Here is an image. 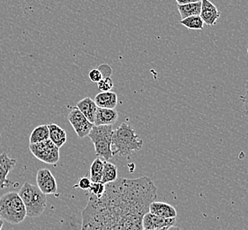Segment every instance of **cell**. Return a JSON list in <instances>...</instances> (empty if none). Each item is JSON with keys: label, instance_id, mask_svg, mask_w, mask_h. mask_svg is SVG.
Wrapping results in <instances>:
<instances>
[{"label": "cell", "instance_id": "obj_7", "mask_svg": "<svg viewBox=\"0 0 248 230\" xmlns=\"http://www.w3.org/2000/svg\"><path fill=\"white\" fill-rule=\"evenodd\" d=\"M67 119L79 138H84L88 136L94 126L93 123L87 120V118L77 107L72 108Z\"/></svg>", "mask_w": 248, "mask_h": 230}, {"label": "cell", "instance_id": "obj_30", "mask_svg": "<svg viewBox=\"0 0 248 230\" xmlns=\"http://www.w3.org/2000/svg\"><path fill=\"white\" fill-rule=\"evenodd\" d=\"M3 226H4V220H2V219L0 218V230H2Z\"/></svg>", "mask_w": 248, "mask_h": 230}, {"label": "cell", "instance_id": "obj_24", "mask_svg": "<svg viewBox=\"0 0 248 230\" xmlns=\"http://www.w3.org/2000/svg\"><path fill=\"white\" fill-rule=\"evenodd\" d=\"M89 77H90L91 82L97 83V82H99L100 81L103 79V75H102V73L100 72L98 68H94V69H92L89 73Z\"/></svg>", "mask_w": 248, "mask_h": 230}, {"label": "cell", "instance_id": "obj_22", "mask_svg": "<svg viewBox=\"0 0 248 230\" xmlns=\"http://www.w3.org/2000/svg\"><path fill=\"white\" fill-rule=\"evenodd\" d=\"M105 190V185L102 182H92L90 185L89 191L91 195L99 197L104 194Z\"/></svg>", "mask_w": 248, "mask_h": 230}, {"label": "cell", "instance_id": "obj_8", "mask_svg": "<svg viewBox=\"0 0 248 230\" xmlns=\"http://www.w3.org/2000/svg\"><path fill=\"white\" fill-rule=\"evenodd\" d=\"M36 183L39 190L45 195H54L58 191L54 175L47 168H42L37 171Z\"/></svg>", "mask_w": 248, "mask_h": 230}, {"label": "cell", "instance_id": "obj_18", "mask_svg": "<svg viewBox=\"0 0 248 230\" xmlns=\"http://www.w3.org/2000/svg\"><path fill=\"white\" fill-rule=\"evenodd\" d=\"M118 179V168L117 166L105 160V165H104V171H103V177L101 182L105 185L113 182Z\"/></svg>", "mask_w": 248, "mask_h": 230}, {"label": "cell", "instance_id": "obj_12", "mask_svg": "<svg viewBox=\"0 0 248 230\" xmlns=\"http://www.w3.org/2000/svg\"><path fill=\"white\" fill-rule=\"evenodd\" d=\"M149 212L155 215L160 216L165 219H176L177 210L170 204L155 200L149 205Z\"/></svg>", "mask_w": 248, "mask_h": 230}, {"label": "cell", "instance_id": "obj_27", "mask_svg": "<svg viewBox=\"0 0 248 230\" xmlns=\"http://www.w3.org/2000/svg\"><path fill=\"white\" fill-rule=\"evenodd\" d=\"M240 99L242 101L245 112L248 115V84L247 85V87H246V92H245V94L240 97Z\"/></svg>", "mask_w": 248, "mask_h": 230}, {"label": "cell", "instance_id": "obj_14", "mask_svg": "<svg viewBox=\"0 0 248 230\" xmlns=\"http://www.w3.org/2000/svg\"><path fill=\"white\" fill-rule=\"evenodd\" d=\"M94 103L100 108L115 109L118 105V96L112 91L100 92L94 98Z\"/></svg>", "mask_w": 248, "mask_h": 230}, {"label": "cell", "instance_id": "obj_15", "mask_svg": "<svg viewBox=\"0 0 248 230\" xmlns=\"http://www.w3.org/2000/svg\"><path fill=\"white\" fill-rule=\"evenodd\" d=\"M76 107L81 112L82 115H84L85 117L87 118V120L94 124V117H95V114L97 110V105H95L94 101L91 98L87 97L83 99L79 100L77 103Z\"/></svg>", "mask_w": 248, "mask_h": 230}, {"label": "cell", "instance_id": "obj_23", "mask_svg": "<svg viewBox=\"0 0 248 230\" xmlns=\"http://www.w3.org/2000/svg\"><path fill=\"white\" fill-rule=\"evenodd\" d=\"M97 86L102 92L111 91V89L113 88V82L110 77H105L97 82Z\"/></svg>", "mask_w": 248, "mask_h": 230}, {"label": "cell", "instance_id": "obj_6", "mask_svg": "<svg viewBox=\"0 0 248 230\" xmlns=\"http://www.w3.org/2000/svg\"><path fill=\"white\" fill-rule=\"evenodd\" d=\"M30 150L37 160L46 164L56 165L60 160V148L50 139L30 145Z\"/></svg>", "mask_w": 248, "mask_h": 230}, {"label": "cell", "instance_id": "obj_29", "mask_svg": "<svg viewBox=\"0 0 248 230\" xmlns=\"http://www.w3.org/2000/svg\"><path fill=\"white\" fill-rule=\"evenodd\" d=\"M167 230H181V228H180V227H179V226L173 225V226H170V228H168V229H167Z\"/></svg>", "mask_w": 248, "mask_h": 230}, {"label": "cell", "instance_id": "obj_5", "mask_svg": "<svg viewBox=\"0 0 248 230\" xmlns=\"http://www.w3.org/2000/svg\"><path fill=\"white\" fill-rule=\"evenodd\" d=\"M112 126H93L89 137L94 144V152L97 156L108 161L113 154L111 150V141L113 135Z\"/></svg>", "mask_w": 248, "mask_h": 230}, {"label": "cell", "instance_id": "obj_26", "mask_svg": "<svg viewBox=\"0 0 248 230\" xmlns=\"http://www.w3.org/2000/svg\"><path fill=\"white\" fill-rule=\"evenodd\" d=\"M98 69L100 72L102 73L103 75V78L105 77H110V75L112 74V70H111V67L107 64H102L98 66Z\"/></svg>", "mask_w": 248, "mask_h": 230}, {"label": "cell", "instance_id": "obj_2", "mask_svg": "<svg viewBox=\"0 0 248 230\" xmlns=\"http://www.w3.org/2000/svg\"><path fill=\"white\" fill-rule=\"evenodd\" d=\"M143 141L134 131L132 126L123 122L117 130L113 131L111 141V150L113 156L128 157L134 152L141 150Z\"/></svg>", "mask_w": 248, "mask_h": 230}, {"label": "cell", "instance_id": "obj_20", "mask_svg": "<svg viewBox=\"0 0 248 230\" xmlns=\"http://www.w3.org/2000/svg\"><path fill=\"white\" fill-rule=\"evenodd\" d=\"M49 139V129L48 125H41L36 127L35 130L32 131L30 136V144H38L41 142Z\"/></svg>", "mask_w": 248, "mask_h": 230}, {"label": "cell", "instance_id": "obj_28", "mask_svg": "<svg viewBox=\"0 0 248 230\" xmlns=\"http://www.w3.org/2000/svg\"><path fill=\"white\" fill-rule=\"evenodd\" d=\"M198 1H202V0H176L178 5H186V4H190V3L198 2Z\"/></svg>", "mask_w": 248, "mask_h": 230}, {"label": "cell", "instance_id": "obj_32", "mask_svg": "<svg viewBox=\"0 0 248 230\" xmlns=\"http://www.w3.org/2000/svg\"></svg>", "mask_w": 248, "mask_h": 230}, {"label": "cell", "instance_id": "obj_21", "mask_svg": "<svg viewBox=\"0 0 248 230\" xmlns=\"http://www.w3.org/2000/svg\"><path fill=\"white\" fill-rule=\"evenodd\" d=\"M180 24L187 28L189 30H202L204 29V22L200 15L190 16L180 20Z\"/></svg>", "mask_w": 248, "mask_h": 230}, {"label": "cell", "instance_id": "obj_10", "mask_svg": "<svg viewBox=\"0 0 248 230\" xmlns=\"http://www.w3.org/2000/svg\"><path fill=\"white\" fill-rule=\"evenodd\" d=\"M176 219H165L148 212L142 218L143 230H159L175 225Z\"/></svg>", "mask_w": 248, "mask_h": 230}, {"label": "cell", "instance_id": "obj_3", "mask_svg": "<svg viewBox=\"0 0 248 230\" xmlns=\"http://www.w3.org/2000/svg\"><path fill=\"white\" fill-rule=\"evenodd\" d=\"M27 217L25 205L15 191L5 193L0 197V218L11 224H19Z\"/></svg>", "mask_w": 248, "mask_h": 230}, {"label": "cell", "instance_id": "obj_9", "mask_svg": "<svg viewBox=\"0 0 248 230\" xmlns=\"http://www.w3.org/2000/svg\"><path fill=\"white\" fill-rule=\"evenodd\" d=\"M17 160L11 159L5 152L0 155V190L8 188L12 185L13 182L7 178V176L11 171L15 168Z\"/></svg>", "mask_w": 248, "mask_h": 230}, {"label": "cell", "instance_id": "obj_13", "mask_svg": "<svg viewBox=\"0 0 248 230\" xmlns=\"http://www.w3.org/2000/svg\"><path fill=\"white\" fill-rule=\"evenodd\" d=\"M119 119V114L115 109H107L97 107L94 125L109 126L113 125Z\"/></svg>", "mask_w": 248, "mask_h": 230}, {"label": "cell", "instance_id": "obj_17", "mask_svg": "<svg viewBox=\"0 0 248 230\" xmlns=\"http://www.w3.org/2000/svg\"><path fill=\"white\" fill-rule=\"evenodd\" d=\"M178 9L182 20L188 18L190 16L200 15L202 10V1L186 4V5H178Z\"/></svg>", "mask_w": 248, "mask_h": 230}, {"label": "cell", "instance_id": "obj_11", "mask_svg": "<svg viewBox=\"0 0 248 230\" xmlns=\"http://www.w3.org/2000/svg\"><path fill=\"white\" fill-rule=\"evenodd\" d=\"M200 16L203 20L204 24L214 26L220 18L221 13L209 0H202V10Z\"/></svg>", "mask_w": 248, "mask_h": 230}, {"label": "cell", "instance_id": "obj_4", "mask_svg": "<svg viewBox=\"0 0 248 230\" xmlns=\"http://www.w3.org/2000/svg\"><path fill=\"white\" fill-rule=\"evenodd\" d=\"M18 194L25 205L27 217L35 218L43 214L47 205V198L37 186L26 181Z\"/></svg>", "mask_w": 248, "mask_h": 230}, {"label": "cell", "instance_id": "obj_31", "mask_svg": "<svg viewBox=\"0 0 248 230\" xmlns=\"http://www.w3.org/2000/svg\"><path fill=\"white\" fill-rule=\"evenodd\" d=\"M168 228H164V229H159V230H167Z\"/></svg>", "mask_w": 248, "mask_h": 230}, {"label": "cell", "instance_id": "obj_1", "mask_svg": "<svg viewBox=\"0 0 248 230\" xmlns=\"http://www.w3.org/2000/svg\"><path fill=\"white\" fill-rule=\"evenodd\" d=\"M156 193L153 181L147 176L117 179L105 185L99 197L90 196L81 213L80 230H143L142 218Z\"/></svg>", "mask_w": 248, "mask_h": 230}, {"label": "cell", "instance_id": "obj_25", "mask_svg": "<svg viewBox=\"0 0 248 230\" xmlns=\"http://www.w3.org/2000/svg\"><path fill=\"white\" fill-rule=\"evenodd\" d=\"M91 183H92L91 181L88 177H82V178L79 179L78 184H76L74 187L75 188H79V189L83 190H89Z\"/></svg>", "mask_w": 248, "mask_h": 230}, {"label": "cell", "instance_id": "obj_19", "mask_svg": "<svg viewBox=\"0 0 248 230\" xmlns=\"http://www.w3.org/2000/svg\"><path fill=\"white\" fill-rule=\"evenodd\" d=\"M105 160L96 158L90 166V181L91 182H101L103 177Z\"/></svg>", "mask_w": 248, "mask_h": 230}, {"label": "cell", "instance_id": "obj_16", "mask_svg": "<svg viewBox=\"0 0 248 230\" xmlns=\"http://www.w3.org/2000/svg\"><path fill=\"white\" fill-rule=\"evenodd\" d=\"M49 129V139L59 148L65 145L67 140V135L65 130L60 128V126L50 123L48 125Z\"/></svg>", "mask_w": 248, "mask_h": 230}]
</instances>
